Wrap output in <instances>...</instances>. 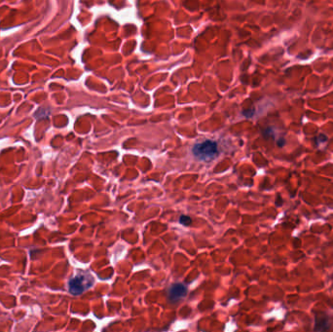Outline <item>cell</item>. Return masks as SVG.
Instances as JSON below:
<instances>
[{
	"instance_id": "5b68a950",
	"label": "cell",
	"mask_w": 333,
	"mask_h": 332,
	"mask_svg": "<svg viewBox=\"0 0 333 332\" xmlns=\"http://www.w3.org/2000/svg\"><path fill=\"white\" fill-rule=\"evenodd\" d=\"M179 222L182 224V225H185V226H188L191 224L192 222V220L188 217H185V216H182L180 219H179Z\"/></svg>"
},
{
	"instance_id": "277c9868",
	"label": "cell",
	"mask_w": 333,
	"mask_h": 332,
	"mask_svg": "<svg viewBox=\"0 0 333 332\" xmlns=\"http://www.w3.org/2000/svg\"><path fill=\"white\" fill-rule=\"evenodd\" d=\"M322 326H324V330L326 331V330H329V323H328V319H323V320H321V319H319V318H317V322H316V331H321L322 330Z\"/></svg>"
},
{
	"instance_id": "7a4b0ae2",
	"label": "cell",
	"mask_w": 333,
	"mask_h": 332,
	"mask_svg": "<svg viewBox=\"0 0 333 332\" xmlns=\"http://www.w3.org/2000/svg\"><path fill=\"white\" fill-rule=\"evenodd\" d=\"M94 284L93 278L89 275L79 274L76 277L72 278L68 282V289L70 293L74 295H79L87 290Z\"/></svg>"
},
{
	"instance_id": "6da1fadb",
	"label": "cell",
	"mask_w": 333,
	"mask_h": 332,
	"mask_svg": "<svg viewBox=\"0 0 333 332\" xmlns=\"http://www.w3.org/2000/svg\"><path fill=\"white\" fill-rule=\"evenodd\" d=\"M192 152L197 159L209 162V161L215 159L217 156L219 155L218 144L215 141L206 140L202 143L196 144L193 147Z\"/></svg>"
},
{
	"instance_id": "3957f363",
	"label": "cell",
	"mask_w": 333,
	"mask_h": 332,
	"mask_svg": "<svg viewBox=\"0 0 333 332\" xmlns=\"http://www.w3.org/2000/svg\"><path fill=\"white\" fill-rule=\"evenodd\" d=\"M187 293V288L182 284H176L173 285L169 291H168V297L171 301H178L179 299L183 298Z\"/></svg>"
}]
</instances>
